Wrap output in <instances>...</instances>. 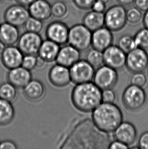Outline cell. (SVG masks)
<instances>
[{
	"instance_id": "6da1fadb",
	"label": "cell",
	"mask_w": 148,
	"mask_h": 149,
	"mask_svg": "<svg viewBox=\"0 0 148 149\" xmlns=\"http://www.w3.org/2000/svg\"><path fill=\"white\" fill-rule=\"evenodd\" d=\"M102 90L93 82L76 85L71 99L74 107L83 113H90L102 102Z\"/></svg>"
},
{
	"instance_id": "7a4b0ae2",
	"label": "cell",
	"mask_w": 148,
	"mask_h": 149,
	"mask_svg": "<svg viewBox=\"0 0 148 149\" xmlns=\"http://www.w3.org/2000/svg\"><path fill=\"white\" fill-rule=\"evenodd\" d=\"M93 123L104 133H113L123 122L120 108L114 103L102 102L92 112Z\"/></svg>"
},
{
	"instance_id": "3957f363",
	"label": "cell",
	"mask_w": 148,
	"mask_h": 149,
	"mask_svg": "<svg viewBox=\"0 0 148 149\" xmlns=\"http://www.w3.org/2000/svg\"><path fill=\"white\" fill-rule=\"evenodd\" d=\"M92 33L83 24H75L69 29L68 43L80 52L85 51L91 46Z\"/></svg>"
},
{
	"instance_id": "277c9868",
	"label": "cell",
	"mask_w": 148,
	"mask_h": 149,
	"mask_svg": "<svg viewBox=\"0 0 148 149\" xmlns=\"http://www.w3.org/2000/svg\"><path fill=\"white\" fill-rule=\"evenodd\" d=\"M122 100L126 109L132 111H138L142 109L146 103V93L142 88L130 85L125 89Z\"/></svg>"
},
{
	"instance_id": "5b68a950",
	"label": "cell",
	"mask_w": 148,
	"mask_h": 149,
	"mask_svg": "<svg viewBox=\"0 0 148 149\" xmlns=\"http://www.w3.org/2000/svg\"><path fill=\"white\" fill-rule=\"evenodd\" d=\"M104 26L112 32H118L126 26V10L121 4L111 6L104 12Z\"/></svg>"
},
{
	"instance_id": "8992f818",
	"label": "cell",
	"mask_w": 148,
	"mask_h": 149,
	"mask_svg": "<svg viewBox=\"0 0 148 149\" xmlns=\"http://www.w3.org/2000/svg\"><path fill=\"white\" fill-rule=\"evenodd\" d=\"M71 81L75 85L92 81L95 69L86 60H80L69 68Z\"/></svg>"
},
{
	"instance_id": "52a82bcc",
	"label": "cell",
	"mask_w": 148,
	"mask_h": 149,
	"mask_svg": "<svg viewBox=\"0 0 148 149\" xmlns=\"http://www.w3.org/2000/svg\"><path fill=\"white\" fill-rule=\"evenodd\" d=\"M117 71L107 65L96 69L93 77V83L102 90L113 89L118 82Z\"/></svg>"
},
{
	"instance_id": "ba28073f",
	"label": "cell",
	"mask_w": 148,
	"mask_h": 149,
	"mask_svg": "<svg viewBox=\"0 0 148 149\" xmlns=\"http://www.w3.org/2000/svg\"><path fill=\"white\" fill-rule=\"evenodd\" d=\"M125 66L133 73L143 72L148 67V54L146 49L137 47L127 54Z\"/></svg>"
},
{
	"instance_id": "9c48e42d",
	"label": "cell",
	"mask_w": 148,
	"mask_h": 149,
	"mask_svg": "<svg viewBox=\"0 0 148 149\" xmlns=\"http://www.w3.org/2000/svg\"><path fill=\"white\" fill-rule=\"evenodd\" d=\"M42 41V37L39 34L26 31L20 35L17 47L24 55L37 56Z\"/></svg>"
},
{
	"instance_id": "30bf717a",
	"label": "cell",
	"mask_w": 148,
	"mask_h": 149,
	"mask_svg": "<svg viewBox=\"0 0 148 149\" xmlns=\"http://www.w3.org/2000/svg\"><path fill=\"white\" fill-rule=\"evenodd\" d=\"M30 17L28 8L18 4L8 7L4 14L5 22L17 28L24 26Z\"/></svg>"
},
{
	"instance_id": "8fae6325",
	"label": "cell",
	"mask_w": 148,
	"mask_h": 149,
	"mask_svg": "<svg viewBox=\"0 0 148 149\" xmlns=\"http://www.w3.org/2000/svg\"><path fill=\"white\" fill-rule=\"evenodd\" d=\"M69 29L66 23L55 20L47 26L45 31L46 38L59 45H64L68 43Z\"/></svg>"
},
{
	"instance_id": "7c38bea8",
	"label": "cell",
	"mask_w": 148,
	"mask_h": 149,
	"mask_svg": "<svg viewBox=\"0 0 148 149\" xmlns=\"http://www.w3.org/2000/svg\"><path fill=\"white\" fill-rule=\"evenodd\" d=\"M104 64L115 70L122 69L126 64V54L118 45H112L103 52Z\"/></svg>"
},
{
	"instance_id": "4fadbf2b",
	"label": "cell",
	"mask_w": 148,
	"mask_h": 149,
	"mask_svg": "<svg viewBox=\"0 0 148 149\" xmlns=\"http://www.w3.org/2000/svg\"><path fill=\"white\" fill-rule=\"evenodd\" d=\"M48 78L51 84L57 88L66 87L71 82L69 68L57 63L50 69Z\"/></svg>"
},
{
	"instance_id": "5bb4252c",
	"label": "cell",
	"mask_w": 148,
	"mask_h": 149,
	"mask_svg": "<svg viewBox=\"0 0 148 149\" xmlns=\"http://www.w3.org/2000/svg\"><path fill=\"white\" fill-rule=\"evenodd\" d=\"M113 133L115 139L121 141L129 147L135 143L138 136L136 128L129 122H122Z\"/></svg>"
},
{
	"instance_id": "9a60e30c",
	"label": "cell",
	"mask_w": 148,
	"mask_h": 149,
	"mask_svg": "<svg viewBox=\"0 0 148 149\" xmlns=\"http://www.w3.org/2000/svg\"><path fill=\"white\" fill-rule=\"evenodd\" d=\"M113 39L112 31L106 26H103L92 32L91 46L93 49L103 52L112 45Z\"/></svg>"
},
{
	"instance_id": "2e32d148",
	"label": "cell",
	"mask_w": 148,
	"mask_h": 149,
	"mask_svg": "<svg viewBox=\"0 0 148 149\" xmlns=\"http://www.w3.org/2000/svg\"><path fill=\"white\" fill-rule=\"evenodd\" d=\"M24 54L18 47L7 46L1 55L2 64L6 68L12 69L21 66Z\"/></svg>"
},
{
	"instance_id": "e0dca14e",
	"label": "cell",
	"mask_w": 148,
	"mask_h": 149,
	"mask_svg": "<svg viewBox=\"0 0 148 149\" xmlns=\"http://www.w3.org/2000/svg\"><path fill=\"white\" fill-rule=\"evenodd\" d=\"M7 77L8 82L17 89H23L32 79V74L30 70L21 66L10 69Z\"/></svg>"
},
{
	"instance_id": "ac0fdd59",
	"label": "cell",
	"mask_w": 148,
	"mask_h": 149,
	"mask_svg": "<svg viewBox=\"0 0 148 149\" xmlns=\"http://www.w3.org/2000/svg\"><path fill=\"white\" fill-rule=\"evenodd\" d=\"M80 51L71 45H66L60 47L56 58V63L70 68L80 60Z\"/></svg>"
},
{
	"instance_id": "d6986e66",
	"label": "cell",
	"mask_w": 148,
	"mask_h": 149,
	"mask_svg": "<svg viewBox=\"0 0 148 149\" xmlns=\"http://www.w3.org/2000/svg\"><path fill=\"white\" fill-rule=\"evenodd\" d=\"M51 5L47 0H36L28 8L30 16L44 22L52 16Z\"/></svg>"
},
{
	"instance_id": "ffe728a7",
	"label": "cell",
	"mask_w": 148,
	"mask_h": 149,
	"mask_svg": "<svg viewBox=\"0 0 148 149\" xmlns=\"http://www.w3.org/2000/svg\"><path fill=\"white\" fill-rule=\"evenodd\" d=\"M18 28L8 22H3L0 26V41L6 46L14 45L20 37Z\"/></svg>"
},
{
	"instance_id": "44dd1931",
	"label": "cell",
	"mask_w": 148,
	"mask_h": 149,
	"mask_svg": "<svg viewBox=\"0 0 148 149\" xmlns=\"http://www.w3.org/2000/svg\"><path fill=\"white\" fill-rule=\"evenodd\" d=\"M60 45L49 39L43 40L38 52V56L46 62L51 63L56 60Z\"/></svg>"
},
{
	"instance_id": "7402d4cb",
	"label": "cell",
	"mask_w": 148,
	"mask_h": 149,
	"mask_svg": "<svg viewBox=\"0 0 148 149\" xmlns=\"http://www.w3.org/2000/svg\"><path fill=\"white\" fill-rule=\"evenodd\" d=\"M23 89L25 97L32 101L40 100L45 93L44 85L38 79H32Z\"/></svg>"
},
{
	"instance_id": "603a6c76",
	"label": "cell",
	"mask_w": 148,
	"mask_h": 149,
	"mask_svg": "<svg viewBox=\"0 0 148 149\" xmlns=\"http://www.w3.org/2000/svg\"><path fill=\"white\" fill-rule=\"evenodd\" d=\"M82 24L91 32L104 26V13L96 12L91 10L84 15Z\"/></svg>"
},
{
	"instance_id": "cb8c5ba5",
	"label": "cell",
	"mask_w": 148,
	"mask_h": 149,
	"mask_svg": "<svg viewBox=\"0 0 148 149\" xmlns=\"http://www.w3.org/2000/svg\"><path fill=\"white\" fill-rule=\"evenodd\" d=\"M15 113L12 103L0 98V125L5 126L12 122Z\"/></svg>"
},
{
	"instance_id": "d4e9b609",
	"label": "cell",
	"mask_w": 148,
	"mask_h": 149,
	"mask_svg": "<svg viewBox=\"0 0 148 149\" xmlns=\"http://www.w3.org/2000/svg\"><path fill=\"white\" fill-rule=\"evenodd\" d=\"M17 88L9 82L0 85V98L12 102L17 97Z\"/></svg>"
},
{
	"instance_id": "484cf974",
	"label": "cell",
	"mask_w": 148,
	"mask_h": 149,
	"mask_svg": "<svg viewBox=\"0 0 148 149\" xmlns=\"http://www.w3.org/2000/svg\"><path fill=\"white\" fill-rule=\"evenodd\" d=\"M86 60L94 69H98L104 64L103 52L93 48L88 51Z\"/></svg>"
},
{
	"instance_id": "4316f807",
	"label": "cell",
	"mask_w": 148,
	"mask_h": 149,
	"mask_svg": "<svg viewBox=\"0 0 148 149\" xmlns=\"http://www.w3.org/2000/svg\"><path fill=\"white\" fill-rule=\"evenodd\" d=\"M51 15L54 18L61 19L66 17L68 12V8L66 4L62 1H57L51 5Z\"/></svg>"
},
{
	"instance_id": "83f0119b",
	"label": "cell",
	"mask_w": 148,
	"mask_h": 149,
	"mask_svg": "<svg viewBox=\"0 0 148 149\" xmlns=\"http://www.w3.org/2000/svg\"><path fill=\"white\" fill-rule=\"evenodd\" d=\"M118 46L126 54L137 47L134 37L128 35H125L120 37L118 40Z\"/></svg>"
},
{
	"instance_id": "f1b7e54d",
	"label": "cell",
	"mask_w": 148,
	"mask_h": 149,
	"mask_svg": "<svg viewBox=\"0 0 148 149\" xmlns=\"http://www.w3.org/2000/svg\"><path fill=\"white\" fill-rule=\"evenodd\" d=\"M26 32L39 34L43 29V23L41 20L30 16L24 26Z\"/></svg>"
},
{
	"instance_id": "f546056e",
	"label": "cell",
	"mask_w": 148,
	"mask_h": 149,
	"mask_svg": "<svg viewBox=\"0 0 148 149\" xmlns=\"http://www.w3.org/2000/svg\"><path fill=\"white\" fill-rule=\"evenodd\" d=\"M136 47L141 49H148V29L144 28L137 32L134 37Z\"/></svg>"
},
{
	"instance_id": "4dcf8cb0",
	"label": "cell",
	"mask_w": 148,
	"mask_h": 149,
	"mask_svg": "<svg viewBox=\"0 0 148 149\" xmlns=\"http://www.w3.org/2000/svg\"><path fill=\"white\" fill-rule=\"evenodd\" d=\"M142 19V12L136 7H130L126 10L127 22L130 24H138Z\"/></svg>"
},
{
	"instance_id": "1f68e13d",
	"label": "cell",
	"mask_w": 148,
	"mask_h": 149,
	"mask_svg": "<svg viewBox=\"0 0 148 149\" xmlns=\"http://www.w3.org/2000/svg\"><path fill=\"white\" fill-rule=\"evenodd\" d=\"M131 85L143 88L147 83L146 76L142 72L134 73L130 79Z\"/></svg>"
},
{
	"instance_id": "d6a6232c",
	"label": "cell",
	"mask_w": 148,
	"mask_h": 149,
	"mask_svg": "<svg viewBox=\"0 0 148 149\" xmlns=\"http://www.w3.org/2000/svg\"><path fill=\"white\" fill-rule=\"evenodd\" d=\"M37 56L35 55H24L21 66L28 70L32 71L37 67Z\"/></svg>"
},
{
	"instance_id": "836d02e7",
	"label": "cell",
	"mask_w": 148,
	"mask_h": 149,
	"mask_svg": "<svg viewBox=\"0 0 148 149\" xmlns=\"http://www.w3.org/2000/svg\"><path fill=\"white\" fill-rule=\"evenodd\" d=\"M116 94L113 89H106L102 90V102L114 103L116 100Z\"/></svg>"
},
{
	"instance_id": "e575fe53",
	"label": "cell",
	"mask_w": 148,
	"mask_h": 149,
	"mask_svg": "<svg viewBox=\"0 0 148 149\" xmlns=\"http://www.w3.org/2000/svg\"><path fill=\"white\" fill-rule=\"evenodd\" d=\"M74 5L81 10L91 9L92 5L96 0H72Z\"/></svg>"
},
{
	"instance_id": "d590c367",
	"label": "cell",
	"mask_w": 148,
	"mask_h": 149,
	"mask_svg": "<svg viewBox=\"0 0 148 149\" xmlns=\"http://www.w3.org/2000/svg\"><path fill=\"white\" fill-rule=\"evenodd\" d=\"M138 147L139 149H148V131L140 135L138 139Z\"/></svg>"
},
{
	"instance_id": "8d00e7d4",
	"label": "cell",
	"mask_w": 148,
	"mask_h": 149,
	"mask_svg": "<svg viewBox=\"0 0 148 149\" xmlns=\"http://www.w3.org/2000/svg\"><path fill=\"white\" fill-rule=\"evenodd\" d=\"M106 5L107 4L100 0H96L92 5L91 9L96 12L104 13L106 9Z\"/></svg>"
},
{
	"instance_id": "74e56055",
	"label": "cell",
	"mask_w": 148,
	"mask_h": 149,
	"mask_svg": "<svg viewBox=\"0 0 148 149\" xmlns=\"http://www.w3.org/2000/svg\"><path fill=\"white\" fill-rule=\"evenodd\" d=\"M129 148L128 146L117 139L111 142L108 146L109 149H127Z\"/></svg>"
},
{
	"instance_id": "f35d334b",
	"label": "cell",
	"mask_w": 148,
	"mask_h": 149,
	"mask_svg": "<svg viewBox=\"0 0 148 149\" xmlns=\"http://www.w3.org/2000/svg\"><path fill=\"white\" fill-rule=\"evenodd\" d=\"M134 5L142 12H145L148 9V0H134Z\"/></svg>"
},
{
	"instance_id": "ab89813d",
	"label": "cell",
	"mask_w": 148,
	"mask_h": 149,
	"mask_svg": "<svg viewBox=\"0 0 148 149\" xmlns=\"http://www.w3.org/2000/svg\"><path fill=\"white\" fill-rule=\"evenodd\" d=\"M17 149V145L12 141L5 140L0 142V149Z\"/></svg>"
},
{
	"instance_id": "60d3db41",
	"label": "cell",
	"mask_w": 148,
	"mask_h": 149,
	"mask_svg": "<svg viewBox=\"0 0 148 149\" xmlns=\"http://www.w3.org/2000/svg\"><path fill=\"white\" fill-rule=\"evenodd\" d=\"M36 0H15L17 4H20L26 7H28L30 4H32Z\"/></svg>"
},
{
	"instance_id": "b9f144b4",
	"label": "cell",
	"mask_w": 148,
	"mask_h": 149,
	"mask_svg": "<svg viewBox=\"0 0 148 149\" xmlns=\"http://www.w3.org/2000/svg\"><path fill=\"white\" fill-rule=\"evenodd\" d=\"M142 22L145 28L148 29V9L145 12V14L142 17Z\"/></svg>"
},
{
	"instance_id": "7bdbcfd3",
	"label": "cell",
	"mask_w": 148,
	"mask_h": 149,
	"mask_svg": "<svg viewBox=\"0 0 148 149\" xmlns=\"http://www.w3.org/2000/svg\"><path fill=\"white\" fill-rule=\"evenodd\" d=\"M119 4L123 6H128L134 3V0H117Z\"/></svg>"
},
{
	"instance_id": "ee69618b",
	"label": "cell",
	"mask_w": 148,
	"mask_h": 149,
	"mask_svg": "<svg viewBox=\"0 0 148 149\" xmlns=\"http://www.w3.org/2000/svg\"><path fill=\"white\" fill-rule=\"evenodd\" d=\"M46 62L43 60L41 58H40V56H37V67L36 68H42L44 66L45 63Z\"/></svg>"
},
{
	"instance_id": "f6af8a7d",
	"label": "cell",
	"mask_w": 148,
	"mask_h": 149,
	"mask_svg": "<svg viewBox=\"0 0 148 149\" xmlns=\"http://www.w3.org/2000/svg\"><path fill=\"white\" fill-rule=\"evenodd\" d=\"M7 46L4 43L2 42L1 41H0V56H1L2 53L3 52L5 49H6Z\"/></svg>"
},
{
	"instance_id": "bcb514c9",
	"label": "cell",
	"mask_w": 148,
	"mask_h": 149,
	"mask_svg": "<svg viewBox=\"0 0 148 149\" xmlns=\"http://www.w3.org/2000/svg\"><path fill=\"white\" fill-rule=\"evenodd\" d=\"M100 1L106 4H107L109 2H110V0H100Z\"/></svg>"
},
{
	"instance_id": "7dc6e473",
	"label": "cell",
	"mask_w": 148,
	"mask_h": 149,
	"mask_svg": "<svg viewBox=\"0 0 148 149\" xmlns=\"http://www.w3.org/2000/svg\"><path fill=\"white\" fill-rule=\"evenodd\" d=\"M3 1V0H0V2H2V1Z\"/></svg>"
},
{
	"instance_id": "c3c4849f",
	"label": "cell",
	"mask_w": 148,
	"mask_h": 149,
	"mask_svg": "<svg viewBox=\"0 0 148 149\" xmlns=\"http://www.w3.org/2000/svg\"><path fill=\"white\" fill-rule=\"evenodd\" d=\"M0 26H1V24H0Z\"/></svg>"
}]
</instances>
